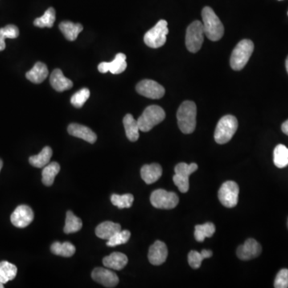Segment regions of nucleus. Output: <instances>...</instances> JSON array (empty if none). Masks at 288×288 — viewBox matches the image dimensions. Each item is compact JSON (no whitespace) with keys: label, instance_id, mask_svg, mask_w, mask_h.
I'll return each mask as SVG.
<instances>
[{"label":"nucleus","instance_id":"f257e3e1","mask_svg":"<svg viewBox=\"0 0 288 288\" xmlns=\"http://www.w3.org/2000/svg\"><path fill=\"white\" fill-rule=\"evenodd\" d=\"M203 30L206 36L211 41H218L224 34V26L213 9L205 6L202 10Z\"/></svg>","mask_w":288,"mask_h":288},{"label":"nucleus","instance_id":"f03ea898","mask_svg":"<svg viewBox=\"0 0 288 288\" xmlns=\"http://www.w3.org/2000/svg\"><path fill=\"white\" fill-rule=\"evenodd\" d=\"M197 108L192 101H184L177 112L178 126L184 134H191L196 127Z\"/></svg>","mask_w":288,"mask_h":288},{"label":"nucleus","instance_id":"7ed1b4c3","mask_svg":"<svg viewBox=\"0 0 288 288\" xmlns=\"http://www.w3.org/2000/svg\"><path fill=\"white\" fill-rule=\"evenodd\" d=\"M254 51V43L249 39H243L232 51L230 64L235 71H241L249 61Z\"/></svg>","mask_w":288,"mask_h":288},{"label":"nucleus","instance_id":"20e7f679","mask_svg":"<svg viewBox=\"0 0 288 288\" xmlns=\"http://www.w3.org/2000/svg\"><path fill=\"white\" fill-rule=\"evenodd\" d=\"M166 117L164 110L159 106H149L144 110L142 115L138 119V124L141 132H150L154 127L160 124Z\"/></svg>","mask_w":288,"mask_h":288},{"label":"nucleus","instance_id":"39448f33","mask_svg":"<svg viewBox=\"0 0 288 288\" xmlns=\"http://www.w3.org/2000/svg\"><path fill=\"white\" fill-rule=\"evenodd\" d=\"M238 129V120L234 116L227 115L220 119L215 128V142L225 144L232 140Z\"/></svg>","mask_w":288,"mask_h":288},{"label":"nucleus","instance_id":"423d86ee","mask_svg":"<svg viewBox=\"0 0 288 288\" xmlns=\"http://www.w3.org/2000/svg\"><path fill=\"white\" fill-rule=\"evenodd\" d=\"M168 31L167 22L164 19H161L154 27L145 34L144 43L151 48H159L166 43Z\"/></svg>","mask_w":288,"mask_h":288},{"label":"nucleus","instance_id":"0eeeda50","mask_svg":"<svg viewBox=\"0 0 288 288\" xmlns=\"http://www.w3.org/2000/svg\"><path fill=\"white\" fill-rule=\"evenodd\" d=\"M204 39L203 22L195 20L189 25L186 32V47L191 53H196L200 50Z\"/></svg>","mask_w":288,"mask_h":288},{"label":"nucleus","instance_id":"6e6552de","mask_svg":"<svg viewBox=\"0 0 288 288\" xmlns=\"http://www.w3.org/2000/svg\"><path fill=\"white\" fill-rule=\"evenodd\" d=\"M150 203L158 209H173L179 203V197L174 192H169L163 189L153 191L150 195Z\"/></svg>","mask_w":288,"mask_h":288},{"label":"nucleus","instance_id":"1a4fd4ad","mask_svg":"<svg viewBox=\"0 0 288 288\" xmlns=\"http://www.w3.org/2000/svg\"><path fill=\"white\" fill-rule=\"evenodd\" d=\"M198 169V165L195 162L187 164L185 162H180L175 167V175L173 176V181L176 185L179 191L186 193L189 190V176L195 172Z\"/></svg>","mask_w":288,"mask_h":288},{"label":"nucleus","instance_id":"9d476101","mask_svg":"<svg viewBox=\"0 0 288 288\" xmlns=\"http://www.w3.org/2000/svg\"><path fill=\"white\" fill-rule=\"evenodd\" d=\"M240 188L234 181H227L219 188L218 197L224 207L232 208L237 205Z\"/></svg>","mask_w":288,"mask_h":288},{"label":"nucleus","instance_id":"9b49d317","mask_svg":"<svg viewBox=\"0 0 288 288\" xmlns=\"http://www.w3.org/2000/svg\"><path fill=\"white\" fill-rule=\"evenodd\" d=\"M136 91L144 97L158 100L164 96L165 89L162 85L154 80L144 79L136 85Z\"/></svg>","mask_w":288,"mask_h":288},{"label":"nucleus","instance_id":"f8f14e48","mask_svg":"<svg viewBox=\"0 0 288 288\" xmlns=\"http://www.w3.org/2000/svg\"><path fill=\"white\" fill-rule=\"evenodd\" d=\"M34 219V212L31 207L26 205L17 207L14 212L10 215V221L14 227L24 228L32 223Z\"/></svg>","mask_w":288,"mask_h":288},{"label":"nucleus","instance_id":"ddd939ff","mask_svg":"<svg viewBox=\"0 0 288 288\" xmlns=\"http://www.w3.org/2000/svg\"><path fill=\"white\" fill-rule=\"evenodd\" d=\"M126 59V55L123 53H119L116 55L113 61L110 62V63L103 62L100 63L98 66V70L101 73H107L110 71L114 75H119L126 70L127 66H128Z\"/></svg>","mask_w":288,"mask_h":288},{"label":"nucleus","instance_id":"4468645a","mask_svg":"<svg viewBox=\"0 0 288 288\" xmlns=\"http://www.w3.org/2000/svg\"><path fill=\"white\" fill-rule=\"evenodd\" d=\"M262 252V247L256 240L248 239L237 249V256L242 260H250L258 257Z\"/></svg>","mask_w":288,"mask_h":288},{"label":"nucleus","instance_id":"2eb2a0df","mask_svg":"<svg viewBox=\"0 0 288 288\" xmlns=\"http://www.w3.org/2000/svg\"><path fill=\"white\" fill-rule=\"evenodd\" d=\"M92 277L96 282L104 285L106 288H115L119 284L117 275L105 268H97L94 269Z\"/></svg>","mask_w":288,"mask_h":288},{"label":"nucleus","instance_id":"dca6fc26","mask_svg":"<svg viewBox=\"0 0 288 288\" xmlns=\"http://www.w3.org/2000/svg\"><path fill=\"white\" fill-rule=\"evenodd\" d=\"M168 251L163 242L158 240L150 246L148 252V260L153 265L158 266L163 264L166 261Z\"/></svg>","mask_w":288,"mask_h":288},{"label":"nucleus","instance_id":"f3484780","mask_svg":"<svg viewBox=\"0 0 288 288\" xmlns=\"http://www.w3.org/2000/svg\"><path fill=\"white\" fill-rule=\"evenodd\" d=\"M67 132L71 136L82 139L90 144H95L97 140V136L95 132H92V129L80 124H70L67 128Z\"/></svg>","mask_w":288,"mask_h":288},{"label":"nucleus","instance_id":"a211bd4d","mask_svg":"<svg viewBox=\"0 0 288 288\" xmlns=\"http://www.w3.org/2000/svg\"><path fill=\"white\" fill-rule=\"evenodd\" d=\"M50 83L55 91L59 92L70 90L73 87L72 81L66 78L60 69H55L51 72Z\"/></svg>","mask_w":288,"mask_h":288},{"label":"nucleus","instance_id":"6ab92c4d","mask_svg":"<svg viewBox=\"0 0 288 288\" xmlns=\"http://www.w3.org/2000/svg\"><path fill=\"white\" fill-rule=\"evenodd\" d=\"M143 180L146 184H151L158 181L162 176V170L160 165L152 163L150 165H144L140 170Z\"/></svg>","mask_w":288,"mask_h":288},{"label":"nucleus","instance_id":"aec40b11","mask_svg":"<svg viewBox=\"0 0 288 288\" xmlns=\"http://www.w3.org/2000/svg\"><path fill=\"white\" fill-rule=\"evenodd\" d=\"M128 263V256L120 252H113L103 260V264L106 268L116 271L122 270L127 266Z\"/></svg>","mask_w":288,"mask_h":288},{"label":"nucleus","instance_id":"412c9836","mask_svg":"<svg viewBox=\"0 0 288 288\" xmlns=\"http://www.w3.org/2000/svg\"><path fill=\"white\" fill-rule=\"evenodd\" d=\"M49 71L47 65L41 62L35 63L32 69L27 71L26 79L33 83H41L48 76Z\"/></svg>","mask_w":288,"mask_h":288},{"label":"nucleus","instance_id":"4be33fe9","mask_svg":"<svg viewBox=\"0 0 288 288\" xmlns=\"http://www.w3.org/2000/svg\"><path fill=\"white\" fill-rule=\"evenodd\" d=\"M121 231V225L119 223L106 221L100 223L96 227V234L98 237L103 240H110L114 235Z\"/></svg>","mask_w":288,"mask_h":288},{"label":"nucleus","instance_id":"5701e85b","mask_svg":"<svg viewBox=\"0 0 288 288\" xmlns=\"http://www.w3.org/2000/svg\"><path fill=\"white\" fill-rule=\"evenodd\" d=\"M124 126L125 128V132L128 140L132 142H136L140 137V128H139L138 121L135 120L134 117L128 114L124 118Z\"/></svg>","mask_w":288,"mask_h":288},{"label":"nucleus","instance_id":"b1692460","mask_svg":"<svg viewBox=\"0 0 288 288\" xmlns=\"http://www.w3.org/2000/svg\"><path fill=\"white\" fill-rule=\"evenodd\" d=\"M59 26L64 37L69 41H74L77 39L79 33L83 30V25L80 23H74L71 21H63Z\"/></svg>","mask_w":288,"mask_h":288},{"label":"nucleus","instance_id":"393cba45","mask_svg":"<svg viewBox=\"0 0 288 288\" xmlns=\"http://www.w3.org/2000/svg\"><path fill=\"white\" fill-rule=\"evenodd\" d=\"M51 156H52V149L50 146H45L39 154L30 157L29 162L33 166L42 168L48 164Z\"/></svg>","mask_w":288,"mask_h":288},{"label":"nucleus","instance_id":"a878e982","mask_svg":"<svg viewBox=\"0 0 288 288\" xmlns=\"http://www.w3.org/2000/svg\"><path fill=\"white\" fill-rule=\"evenodd\" d=\"M60 166L58 162H52L43 167L42 171V181L46 186H51L54 183L55 176L59 174Z\"/></svg>","mask_w":288,"mask_h":288},{"label":"nucleus","instance_id":"bb28decb","mask_svg":"<svg viewBox=\"0 0 288 288\" xmlns=\"http://www.w3.org/2000/svg\"><path fill=\"white\" fill-rule=\"evenodd\" d=\"M16 266L7 261L0 262V281L6 284L10 280H14L17 276Z\"/></svg>","mask_w":288,"mask_h":288},{"label":"nucleus","instance_id":"cd10ccee","mask_svg":"<svg viewBox=\"0 0 288 288\" xmlns=\"http://www.w3.org/2000/svg\"><path fill=\"white\" fill-rule=\"evenodd\" d=\"M212 252L210 250H203L201 252L191 251L188 254V264L193 269L200 268L203 260L212 256Z\"/></svg>","mask_w":288,"mask_h":288},{"label":"nucleus","instance_id":"c85d7f7f","mask_svg":"<svg viewBox=\"0 0 288 288\" xmlns=\"http://www.w3.org/2000/svg\"><path fill=\"white\" fill-rule=\"evenodd\" d=\"M215 232V226L212 223H206L195 226V239L196 241L203 242L206 238H211Z\"/></svg>","mask_w":288,"mask_h":288},{"label":"nucleus","instance_id":"c756f323","mask_svg":"<svg viewBox=\"0 0 288 288\" xmlns=\"http://www.w3.org/2000/svg\"><path fill=\"white\" fill-rule=\"evenodd\" d=\"M51 251L56 256L71 257L75 253V246L69 242H65L63 244L55 242L51 245Z\"/></svg>","mask_w":288,"mask_h":288},{"label":"nucleus","instance_id":"7c9ffc66","mask_svg":"<svg viewBox=\"0 0 288 288\" xmlns=\"http://www.w3.org/2000/svg\"><path fill=\"white\" fill-rule=\"evenodd\" d=\"M82 227H83V222L81 219L74 215L72 211H67L65 227L63 230L64 232L66 234L75 233V232H79Z\"/></svg>","mask_w":288,"mask_h":288},{"label":"nucleus","instance_id":"2f4dec72","mask_svg":"<svg viewBox=\"0 0 288 288\" xmlns=\"http://www.w3.org/2000/svg\"><path fill=\"white\" fill-rule=\"evenodd\" d=\"M274 163L279 168L288 165V148L283 144H279L274 150Z\"/></svg>","mask_w":288,"mask_h":288},{"label":"nucleus","instance_id":"473e14b6","mask_svg":"<svg viewBox=\"0 0 288 288\" xmlns=\"http://www.w3.org/2000/svg\"><path fill=\"white\" fill-rule=\"evenodd\" d=\"M55 21V10L53 7H50L45 11L43 16L35 18L34 25L38 27H52Z\"/></svg>","mask_w":288,"mask_h":288},{"label":"nucleus","instance_id":"72a5a7b5","mask_svg":"<svg viewBox=\"0 0 288 288\" xmlns=\"http://www.w3.org/2000/svg\"><path fill=\"white\" fill-rule=\"evenodd\" d=\"M112 204L120 209L129 208L132 207L134 202V196L132 194H124V195H116L114 194L111 197Z\"/></svg>","mask_w":288,"mask_h":288},{"label":"nucleus","instance_id":"f704fd0d","mask_svg":"<svg viewBox=\"0 0 288 288\" xmlns=\"http://www.w3.org/2000/svg\"><path fill=\"white\" fill-rule=\"evenodd\" d=\"M131 232L128 230L120 231L116 235H114L107 242V245L108 247H116V246L125 244L130 240Z\"/></svg>","mask_w":288,"mask_h":288},{"label":"nucleus","instance_id":"c9c22d12","mask_svg":"<svg viewBox=\"0 0 288 288\" xmlns=\"http://www.w3.org/2000/svg\"><path fill=\"white\" fill-rule=\"evenodd\" d=\"M90 91L88 88H83L74 94L71 99V103L76 108H80L84 105L90 97Z\"/></svg>","mask_w":288,"mask_h":288},{"label":"nucleus","instance_id":"e433bc0d","mask_svg":"<svg viewBox=\"0 0 288 288\" xmlns=\"http://www.w3.org/2000/svg\"><path fill=\"white\" fill-rule=\"evenodd\" d=\"M19 35V31L14 25H7L5 27L0 29V39L4 40L6 39H15Z\"/></svg>","mask_w":288,"mask_h":288},{"label":"nucleus","instance_id":"4c0bfd02","mask_svg":"<svg viewBox=\"0 0 288 288\" xmlns=\"http://www.w3.org/2000/svg\"><path fill=\"white\" fill-rule=\"evenodd\" d=\"M274 287L276 288H288V270L282 269L280 271L276 280H275Z\"/></svg>","mask_w":288,"mask_h":288},{"label":"nucleus","instance_id":"58836bf2","mask_svg":"<svg viewBox=\"0 0 288 288\" xmlns=\"http://www.w3.org/2000/svg\"><path fill=\"white\" fill-rule=\"evenodd\" d=\"M282 131L284 134L288 136V120L282 124Z\"/></svg>","mask_w":288,"mask_h":288},{"label":"nucleus","instance_id":"ea45409f","mask_svg":"<svg viewBox=\"0 0 288 288\" xmlns=\"http://www.w3.org/2000/svg\"><path fill=\"white\" fill-rule=\"evenodd\" d=\"M6 48V43L4 40H1L0 39V51H3Z\"/></svg>","mask_w":288,"mask_h":288},{"label":"nucleus","instance_id":"a19ab883","mask_svg":"<svg viewBox=\"0 0 288 288\" xmlns=\"http://www.w3.org/2000/svg\"><path fill=\"white\" fill-rule=\"evenodd\" d=\"M286 69H287V71H288V56L286 59Z\"/></svg>","mask_w":288,"mask_h":288},{"label":"nucleus","instance_id":"79ce46f5","mask_svg":"<svg viewBox=\"0 0 288 288\" xmlns=\"http://www.w3.org/2000/svg\"><path fill=\"white\" fill-rule=\"evenodd\" d=\"M2 165H3V163H2V161L0 159V171H1V169H2Z\"/></svg>","mask_w":288,"mask_h":288},{"label":"nucleus","instance_id":"37998d69","mask_svg":"<svg viewBox=\"0 0 288 288\" xmlns=\"http://www.w3.org/2000/svg\"><path fill=\"white\" fill-rule=\"evenodd\" d=\"M4 288V284H2L1 281H0V288Z\"/></svg>","mask_w":288,"mask_h":288},{"label":"nucleus","instance_id":"c03bdc74","mask_svg":"<svg viewBox=\"0 0 288 288\" xmlns=\"http://www.w3.org/2000/svg\"></svg>","mask_w":288,"mask_h":288}]
</instances>
